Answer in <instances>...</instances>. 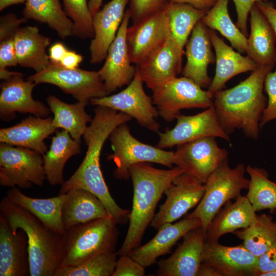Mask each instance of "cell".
Wrapping results in <instances>:
<instances>
[{"instance_id":"1","label":"cell","mask_w":276,"mask_h":276,"mask_svg":"<svg viewBox=\"0 0 276 276\" xmlns=\"http://www.w3.org/2000/svg\"><path fill=\"white\" fill-rule=\"evenodd\" d=\"M275 64L258 66L236 86L218 91L213 95V106L220 124L230 135L241 130L247 137L257 140L260 121L267 98L263 93L267 75Z\"/></svg>"},{"instance_id":"2","label":"cell","mask_w":276,"mask_h":276,"mask_svg":"<svg viewBox=\"0 0 276 276\" xmlns=\"http://www.w3.org/2000/svg\"><path fill=\"white\" fill-rule=\"evenodd\" d=\"M175 166L168 169L153 167L149 163L133 165L130 169L133 195L129 226L124 242L117 252L119 256L129 255L140 245L144 234L150 224L156 205L167 188L184 172Z\"/></svg>"},{"instance_id":"3","label":"cell","mask_w":276,"mask_h":276,"mask_svg":"<svg viewBox=\"0 0 276 276\" xmlns=\"http://www.w3.org/2000/svg\"><path fill=\"white\" fill-rule=\"evenodd\" d=\"M0 215L7 220L14 233L21 229L27 234L30 275L55 276L62 265L63 234L50 229L6 196L0 202Z\"/></svg>"},{"instance_id":"4","label":"cell","mask_w":276,"mask_h":276,"mask_svg":"<svg viewBox=\"0 0 276 276\" xmlns=\"http://www.w3.org/2000/svg\"><path fill=\"white\" fill-rule=\"evenodd\" d=\"M117 224L108 217L65 229L62 266H77L100 253L115 251L119 235Z\"/></svg>"},{"instance_id":"5","label":"cell","mask_w":276,"mask_h":276,"mask_svg":"<svg viewBox=\"0 0 276 276\" xmlns=\"http://www.w3.org/2000/svg\"><path fill=\"white\" fill-rule=\"evenodd\" d=\"M246 167L238 164L234 168L229 166L228 159L215 170L204 183L203 197L195 209L187 217L198 218L205 234L215 216L228 201L236 199L241 191L247 189L249 179L245 176Z\"/></svg>"},{"instance_id":"6","label":"cell","mask_w":276,"mask_h":276,"mask_svg":"<svg viewBox=\"0 0 276 276\" xmlns=\"http://www.w3.org/2000/svg\"><path fill=\"white\" fill-rule=\"evenodd\" d=\"M108 139L113 152L108 155L107 158L116 165L113 175L117 179L130 178L131 167L139 163H153L173 167L174 151H166L139 141L131 134L126 123L117 127Z\"/></svg>"},{"instance_id":"7","label":"cell","mask_w":276,"mask_h":276,"mask_svg":"<svg viewBox=\"0 0 276 276\" xmlns=\"http://www.w3.org/2000/svg\"><path fill=\"white\" fill-rule=\"evenodd\" d=\"M46 179L42 155L26 148L0 144V185L27 189Z\"/></svg>"},{"instance_id":"8","label":"cell","mask_w":276,"mask_h":276,"mask_svg":"<svg viewBox=\"0 0 276 276\" xmlns=\"http://www.w3.org/2000/svg\"><path fill=\"white\" fill-rule=\"evenodd\" d=\"M152 101L159 116L171 122L180 110L208 108L213 105V95L186 77H175L152 90Z\"/></svg>"},{"instance_id":"9","label":"cell","mask_w":276,"mask_h":276,"mask_svg":"<svg viewBox=\"0 0 276 276\" xmlns=\"http://www.w3.org/2000/svg\"><path fill=\"white\" fill-rule=\"evenodd\" d=\"M27 79L36 85H55L71 95L77 101H89L93 98L108 96L98 71L78 68L68 69L50 63L44 70L29 76Z\"/></svg>"},{"instance_id":"10","label":"cell","mask_w":276,"mask_h":276,"mask_svg":"<svg viewBox=\"0 0 276 276\" xmlns=\"http://www.w3.org/2000/svg\"><path fill=\"white\" fill-rule=\"evenodd\" d=\"M143 84L137 71L133 79L124 89L111 96L93 98L89 101L90 104L126 113L134 119L141 126L158 132L159 124L156 118L158 112L154 106L152 98L145 91Z\"/></svg>"},{"instance_id":"11","label":"cell","mask_w":276,"mask_h":276,"mask_svg":"<svg viewBox=\"0 0 276 276\" xmlns=\"http://www.w3.org/2000/svg\"><path fill=\"white\" fill-rule=\"evenodd\" d=\"M216 138L203 137L177 146L173 164L204 183L228 159L227 151L218 146Z\"/></svg>"},{"instance_id":"12","label":"cell","mask_w":276,"mask_h":276,"mask_svg":"<svg viewBox=\"0 0 276 276\" xmlns=\"http://www.w3.org/2000/svg\"><path fill=\"white\" fill-rule=\"evenodd\" d=\"M205 185L192 175L183 172L167 188L166 198L150 223L158 229L164 224L172 223L197 206L201 200Z\"/></svg>"},{"instance_id":"13","label":"cell","mask_w":276,"mask_h":276,"mask_svg":"<svg viewBox=\"0 0 276 276\" xmlns=\"http://www.w3.org/2000/svg\"><path fill=\"white\" fill-rule=\"evenodd\" d=\"M175 126L164 132H158L159 141L156 146L171 148L206 136L221 138L229 142V135L223 130L216 116L213 105L193 116L179 114Z\"/></svg>"},{"instance_id":"14","label":"cell","mask_w":276,"mask_h":276,"mask_svg":"<svg viewBox=\"0 0 276 276\" xmlns=\"http://www.w3.org/2000/svg\"><path fill=\"white\" fill-rule=\"evenodd\" d=\"M130 19L128 9L108 49L104 63L98 71L108 95L129 84L136 73V67L131 65L127 43V31Z\"/></svg>"},{"instance_id":"15","label":"cell","mask_w":276,"mask_h":276,"mask_svg":"<svg viewBox=\"0 0 276 276\" xmlns=\"http://www.w3.org/2000/svg\"><path fill=\"white\" fill-rule=\"evenodd\" d=\"M170 31L165 10L128 27L126 39L131 61L138 66L167 40Z\"/></svg>"},{"instance_id":"16","label":"cell","mask_w":276,"mask_h":276,"mask_svg":"<svg viewBox=\"0 0 276 276\" xmlns=\"http://www.w3.org/2000/svg\"><path fill=\"white\" fill-rule=\"evenodd\" d=\"M36 84L25 80L19 73L1 84L0 118L4 122L14 119L16 112L30 113L46 118L51 110L42 102L33 99L32 92Z\"/></svg>"},{"instance_id":"17","label":"cell","mask_w":276,"mask_h":276,"mask_svg":"<svg viewBox=\"0 0 276 276\" xmlns=\"http://www.w3.org/2000/svg\"><path fill=\"white\" fill-rule=\"evenodd\" d=\"M201 264L213 268L221 276L259 275L258 258L243 244L228 246L205 241Z\"/></svg>"},{"instance_id":"18","label":"cell","mask_w":276,"mask_h":276,"mask_svg":"<svg viewBox=\"0 0 276 276\" xmlns=\"http://www.w3.org/2000/svg\"><path fill=\"white\" fill-rule=\"evenodd\" d=\"M205 234L201 226L191 230L168 258L158 263V276H197L201 264Z\"/></svg>"},{"instance_id":"19","label":"cell","mask_w":276,"mask_h":276,"mask_svg":"<svg viewBox=\"0 0 276 276\" xmlns=\"http://www.w3.org/2000/svg\"><path fill=\"white\" fill-rule=\"evenodd\" d=\"M129 0H111L93 16L94 36L89 45L90 62L105 60L126 12Z\"/></svg>"},{"instance_id":"20","label":"cell","mask_w":276,"mask_h":276,"mask_svg":"<svg viewBox=\"0 0 276 276\" xmlns=\"http://www.w3.org/2000/svg\"><path fill=\"white\" fill-rule=\"evenodd\" d=\"M184 50L169 35L146 61L136 66L144 83L153 89L177 77L181 70Z\"/></svg>"},{"instance_id":"21","label":"cell","mask_w":276,"mask_h":276,"mask_svg":"<svg viewBox=\"0 0 276 276\" xmlns=\"http://www.w3.org/2000/svg\"><path fill=\"white\" fill-rule=\"evenodd\" d=\"M212 46L210 29L200 20L195 26L185 45L187 61L182 74L202 88H208L212 81L208 71L209 64L215 62Z\"/></svg>"},{"instance_id":"22","label":"cell","mask_w":276,"mask_h":276,"mask_svg":"<svg viewBox=\"0 0 276 276\" xmlns=\"http://www.w3.org/2000/svg\"><path fill=\"white\" fill-rule=\"evenodd\" d=\"M30 275L28 239L25 232L12 231L0 215V276Z\"/></svg>"},{"instance_id":"23","label":"cell","mask_w":276,"mask_h":276,"mask_svg":"<svg viewBox=\"0 0 276 276\" xmlns=\"http://www.w3.org/2000/svg\"><path fill=\"white\" fill-rule=\"evenodd\" d=\"M200 226L199 219L188 217L175 223L164 224L151 240L132 249L129 255L145 268L150 266L156 263L157 258L169 253L186 234Z\"/></svg>"},{"instance_id":"24","label":"cell","mask_w":276,"mask_h":276,"mask_svg":"<svg viewBox=\"0 0 276 276\" xmlns=\"http://www.w3.org/2000/svg\"><path fill=\"white\" fill-rule=\"evenodd\" d=\"M51 117L29 116L12 126L0 129V142L29 148L43 155L44 140L56 131Z\"/></svg>"},{"instance_id":"25","label":"cell","mask_w":276,"mask_h":276,"mask_svg":"<svg viewBox=\"0 0 276 276\" xmlns=\"http://www.w3.org/2000/svg\"><path fill=\"white\" fill-rule=\"evenodd\" d=\"M210 35L215 53L216 69L208 90L214 95L222 89L233 77L248 71L252 72L258 66L247 56L242 55L225 43L214 30L210 29Z\"/></svg>"},{"instance_id":"26","label":"cell","mask_w":276,"mask_h":276,"mask_svg":"<svg viewBox=\"0 0 276 276\" xmlns=\"http://www.w3.org/2000/svg\"><path fill=\"white\" fill-rule=\"evenodd\" d=\"M257 215L246 196L240 195L234 202L226 203L209 224L205 241L218 242L223 235L249 226Z\"/></svg>"},{"instance_id":"27","label":"cell","mask_w":276,"mask_h":276,"mask_svg":"<svg viewBox=\"0 0 276 276\" xmlns=\"http://www.w3.org/2000/svg\"><path fill=\"white\" fill-rule=\"evenodd\" d=\"M250 32L247 56L258 66L276 64V36L270 24L255 5L250 13Z\"/></svg>"},{"instance_id":"28","label":"cell","mask_w":276,"mask_h":276,"mask_svg":"<svg viewBox=\"0 0 276 276\" xmlns=\"http://www.w3.org/2000/svg\"><path fill=\"white\" fill-rule=\"evenodd\" d=\"M65 194L61 209L65 229L95 219L110 217L101 200L89 192L74 188Z\"/></svg>"},{"instance_id":"29","label":"cell","mask_w":276,"mask_h":276,"mask_svg":"<svg viewBox=\"0 0 276 276\" xmlns=\"http://www.w3.org/2000/svg\"><path fill=\"white\" fill-rule=\"evenodd\" d=\"M50 42V39L40 34L36 26L20 27L15 37L18 64L32 68L36 73L45 69L51 63L47 53Z\"/></svg>"},{"instance_id":"30","label":"cell","mask_w":276,"mask_h":276,"mask_svg":"<svg viewBox=\"0 0 276 276\" xmlns=\"http://www.w3.org/2000/svg\"><path fill=\"white\" fill-rule=\"evenodd\" d=\"M10 201L26 210L50 229L63 234L65 229L61 209L66 194L48 198H32L17 187L10 188L6 196Z\"/></svg>"},{"instance_id":"31","label":"cell","mask_w":276,"mask_h":276,"mask_svg":"<svg viewBox=\"0 0 276 276\" xmlns=\"http://www.w3.org/2000/svg\"><path fill=\"white\" fill-rule=\"evenodd\" d=\"M81 143L62 129L52 137L49 149L42 155L46 179L52 186L62 185L65 181L63 171L67 161L80 153Z\"/></svg>"},{"instance_id":"32","label":"cell","mask_w":276,"mask_h":276,"mask_svg":"<svg viewBox=\"0 0 276 276\" xmlns=\"http://www.w3.org/2000/svg\"><path fill=\"white\" fill-rule=\"evenodd\" d=\"M47 102L54 115V126L57 129L66 130L74 140L81 143V138L88 126L87 123L92 120L85 111L89 101L68 104L55 96L50 95L47 98Z\"/></svg>"},{"instance_id":"33","label":"cell","mask_w":276,"mask_h":276,"mask_svg":"<svg viewBox=\"0 0 276 276\" xmlns=\"http://www.w3.org/2000/svg\"><path fill=\"white\" fill-rule=\"evenodd\" d=\"M23 17L47 24L62 39L74 35L72 20L62 8L60 0H27Z\"/></svg>"},{"instance_id":"34","label":"cell","mask_w":276,"mask_h":276,"mask_svg":"<svg viewBox=\"0 0 276 276\" xmlns=\"http://www.w3.org/2000/svg\"><path fill=\"white\" fill-rule=\"evenodd\" d=\"M234 234L243 240V245L258 258L265 253L276 241V221L272 216L263 214L257 215L248 227Z\"/></svg>"},{"instance_id":"35","label":"cell","mask_w":276,"mask_h":276,"mask_svg":"<svg viewBox=\"0 0 276 276\" xmlns=\"http://www.w3.org/2000/svg\"><path fill=\"white\" fill-rule=\"evenodd\" d=\"M229 0H218L201 19L210 29L219 32L240 53L247 50V38L232 20L228 11Z\"/></svg>"},{"instance_id":"36","label":"cell","mask_w":276,"mask_h":276,"mask_svg":"<svg viewBox=\"0 0 276 276\" xmlns=\"http://www.w3.org/2000/svg\"><path fill=\"white\" fill-rule=\"evenodd\" d=\"M170 35L183 50L196 25L206 11L187 4L169 3L165 9Z\"/></svg>"},{"instance_id":"37","label":"cell","mask_w":276,"mask_h":276,"mask_svg":"<svg viewBox=\"0 0 276 276\" xmlns=\"http://www.w3.org/2000/svg\"><path fill=\"white\" fill-rule=\"evenodd\" d=\"M246 171L250 177L246 197L255 212L276 210V183L269 178L267 171L250 165L246 167Z\"/></svg>"},{"instance_id":"38","label":"cell","mask_w":276,"mask_h":276,"mask_svg":"<svg viewBox=\"0 0 276 276\" xmlns=\"http://www.w3.org/2000/svg\"><path fill=\"white\" fill-rule=\"evenodd\" d=\"M118 255L115 251L102 252L77 266H61L55 276H112Z\"/></svg>"},{"instance_id":"39","label":"cell","mask_w":276,"mask_h":276,"mask_svg":"<svg viewBox=\"0 0 276 276\" xmlns=\"http://www.w3.org/2000/svg\"><path fill=\"white\" fill-rule=\"evenodd\" d=\"M24 18H18L15 14L8 13L0 18V68L18 64L15 37L21 25L27 21Z\"/></svg>"},{"instance_id":"40","label":"cell","mask_w":276,"mask_h":276,"mask_svg":"<svg viewBox=\"0 0 276 276\" xmlns=\"http://www.w3.org/2000/svg\"><path fill=\"white\" fill-rule=\"evenodd\" d=\"M64 11L74 25V35L80 39L94 36L93 16L87 0H62Z\"/></svg>"},{"instance_id":"41","label":"cell","mask_w":276,"mask_h":276,"mask_svg":"<svg viewBox=\"0 0 276 276\" xmlns=\"http://www.w3.org/2000/svg\"><path fill=\"white\" fill-rule=\"evenodd\" d=\"M128 9L132 24L165 9L170 0H129Z\"/></svg>"},{"instance_id":"42","label":"cell","mask_w":276,"mask_h":276,"mask_svg":"<svg viewBox=\"0 0 276 276\" xmlns=\"http://www.w3.org/2000/svg\"><path fill=\"white\" fill-rule=\"evenodd\" d=\"M264 89L267 96V101L260 121L261 129L273 120L275 121L276 125V68L267 75Z\"/></svg>"},{"instance_id":"43","label":"cell","mask_w":276,"mask_h":276,"mask_svg":"<svg viewBox=\"0 0 276 276\" xmlns=\"http://www.w3.org/2000/svg\"><path fill=\"white\" fill-rule=\"evenodd\" d=\"M145 267L129 255L119 256L112 276H143Z\"/></svg>"},{"instance_id":"44","label":"cell","mask_w":276,"mask_h":276,"mask_svg":"<svg viewBox=\"0 0 276 276\" xmlns=\"http://www.w3.org/2000/svg\"><path fill=\"white\" fill-rule=\"evenodd\" d=\"M235 5L237 20L236 25L247 37V19L250 11L256 3L267 0H232Z\"/></svg>"},{"instance_id":"45","label":"cell","mask_w":276,"mask_h":276,"mask_svg":"<svg viewBox=\"0 0 276 276\" xmlns=\"http://www.w3.org/2000/svg\"><path fill=\"white\" fill-rule=\"evenodd\" d=\"M258 269L261 273L276 270V241L263 255L258 258Z\"/></svg>"},{"instance_id":"46","label":"cell","mask_w":276,"mask_h":276,"mask_svg":"<svg viewBox=\"0 0 276 276\" xmlns=\"http://www.w3.org/2000/svg\"><path fill=\"white\" fill-rule=\"evenodd\" d=\"M256 5L266 18L276 36V8L274 4L267 0L258 2Z\"/></svg>"},{"instance_id":"47","label":"cell","mask_w":276,"mask_h":276,"mask_svg":"<svg viewBox=\"0 0 276 276\" xmlns=\"http://www.w3.org/2000/svg\"><path fill=\"white\" fill-rule=\"evenodd\" d=\"M68 50L61 42H57L49 49V58L51 63L59 65Z\"/></svg>"},{"instance_id":"48","label":"cell","mask_w":276,"mask_h":276,"mask_svg":"<svg viewBox=\"0 0 276 276\" xmlns=\"http://www.w3.org/2000/svg\"><path fill=\"white\" fill-rule=\"evenodd\" d=\"M83 58L81 54L73 51L68 50L59 65L66 68L75 69L78 68Z\"/></svg>"},{"instance_id":"49","label":"cell","mask_w":276,"mask_h":276,"mask_svg":"<svg viewBox=\"0 0 276 276\" xmlns=\"http://www.w3.org/2000/svg\"><path fill=\"white\" fill-rule=\"evenodd\" d=\"M217 1L218 0H170V3L187 4L207 12Z\"/></svg>"},{"instance_id":"50","label":"cell","mask_w":276,"mask_h":276,"mask_svg":"<svg viewBox=\"0 0 276 276\" xmlns=\"http://www.w3.org/2000/svg\"><path fill=\"white\" fill-rule=\"evenodd\" d=\"M197 276H221L219 272L213 268L201 264Z\"/></svg>"},{"instance_id":"51","label":"cell","mask_w":276,"mask_h":276,"mask_svg":"<svg viewBox=\"0 0 276 276\" xmlns=\"http://www.w3.org/2000/svg\"><path fill=\"white\" fill-rule=\"evenodd\" d=\"M102 3L103 0H89L88 6L92 16L101 9Z\"/></svg>"},{"instance_id":"52","label":"cell","mask_w":276,"mask_h":276,"mask_svg":"<svg viewBox=\"0 0 276 276\" xmlns=\"http://www.w3.org/2000/svg\"><path fill=\"white\" fill-rule=\"evenodd\" d=\"M27 0H0V11L13 5L25 3Z\"/></svg>"},{"instance_id":"53","label":"cell","mask_w":276,"mask_h":276,"mask_svg":"<svg viewBox=\"0 0 276 276\" xmlns=\"http://www.w3.org/2000/svg\"><path fill=\"white\" fill-rule=\"evenodd\" d=\"M19 72H11L7 68H0V79L2 80H6L17 75Z\"/></svg>"},{"instance_id":"54","label":"cell","mask_w":276,"mask_h":276,"mask_svg":"<svg viewBox=\"0 0 276 276\" xmlns=\"http://www.w3.org/2000/svg\"><path fill=\"white\" fill-rule=\"evenodd\" d=\"M260 276H276V270H271L261 273Z\"/></svg>"}]
</instances>
